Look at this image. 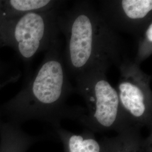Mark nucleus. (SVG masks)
I'll return each instance as SVG.
<instances>
[{
    "mask_svg": "<svg viewBox=\"0 0 152 152\" xmlns=\"http://www.w3.org/2000/svg\"><path fill=\"white\" fill-rule=\"evenodd\" d=\"M73 92L64 63L63 44L58 38L21 90L0 105V118L19 126L29 121H40L57 128L61 120L74 119L75 108L66 104Z\"/></svg>",
    "mask_w": 152,
    "mask_h": 152,
    "instance_id": "f257e3e1",
    "label": "nucleus"
},
{
    "mask_svg": "<svg viewBox=\"0 0 152 152\" xmlns=\"http://www.w3.org/2000/svg\"><path fill=\"white\" fill-rule=\"evenodd\" d=\"M65 36L63 59L68 76L75 78L103 65L118 66L123 58V42L104 21L92 1H77L58 18Z\"/></svg>",
    "mask_w": 152,
    "mask_h": 152,
    "instance_id": "f03ea898",
    "label": "nucleus"
},
{
    "mask_svg": "<svg viewBox=\"0 0 152 152\" xmlns=\"http://www.w3.org/2000/svg\"><path fill=\"white\" fill-rule=\"evenodd\" d=\"M65 4L11 18L0 17V48L14 50L24 65L25 81L32 75L34 58L45 53L59 38L58 18Z\"/></svg>",
    "mask_w": 152,
    "mask_h": 152,
    "instance_id": "7ed1b4c3",
    "label": "nucleus"
},
{
    "mask_svg": "<svg viewBox=\"0 0 152 152\" xmlns=\"http://www.w3.org/2000/svg\"><path fill=\"white\" fill-rule=\"evenodd\" d=\"M109 67L100 65L74 78L75 92L81 96L86 105V108L80 107L76 120L94 133H118L130 126L125 120L117 91L107 77Z\"/></svg>",
    "mask_w": 152,
    "mask_h": 152,
    "instance_id": "20e7f679",
    "label": "nucleus"
},
{
    "mask_svg": "<svg viewBox=\"0 0 152 152\" xmlns=\"http://www.w3.org/2000/svg\"><path fill=\"white\" fill-rule=\"evenodd\" d=\"M118 67L120 75L115 89L127 124L140 130L146 127L152 132L151 76L126 55Z\"/></svg>",
    "mask_w": 152,
    "mask_h": 152,
    "instance_id": "39448f33",
    "label": "nucleus"
},
{
    "mask_svg": "<svg viewBox=\"0 0 152 152\" xmlns=\"http://www.w3.org/2000/svg\"><path fill=\"white\" fill-rule=\"evenodd\" d=\"M98 10L114 32L137 36L152 22V0H103Z\"/></svg>",
    "mask_w": 152,
    "mask_h": 152,
    "instance_id": "423d86ee",
    "label": "nucleus"
},
{
    "mask_svg": "<svg viewBox=\"0 0 152 152\" xmlns=\"http://www.w3.org/2000/svg\"><path fill=\"white\" fill-rule=\"evenodd\" d=\"M104 152H152V132L144 137L140 129L129 126L112 137L101 140Z\"/></svg>",
    "mask_w": 152,
    "mask_h": 152,
    "instance_id": "0eeeda50",
    "label": "nucleus"
},
{
    "mask_svg": "<svg viewBox=\"0 0 152 152\" xmlns=\"http://www.w3.org/2000/svg\"><path fill=\"white\" fill-rule=\"evenodd\" d=\"M42 139V137L29 135L21 126L0 118V152H27Z\"/></svg>",
    "mask_w": 152,
    "mask_h": 152,
    "instance_id": "6e6552de",
    "label": "nucleus"
},
{
    "mask_svg": "<svg viewBox=\"0 0 152 152\" xmlns=\"http://www.w3.org/2000/svg\"><path fill=\"white\" fill-rule=\"evenodd\" d=\"M64 152H104L103 147L94 132L88 130L74 133L58 127L54 129Z\"/></svg>",
    "mask_w": 152,
    "mask_h": 152,
    "instance_id": "1a4fd4ad",
    "label": "nucleus"
},
{
    "mask_svg": "<svg viewBox=\"0 0 152 152\" xmlns=\"http://www.w3.org/2000/svg\"><path fill=\"white\" fill-rule=\"evenodd\" d=\"M65 2L64 1L55 0H0V17L11 18L50 9Z\"/></svg>",
    "mask_w": 152,
    "mask_h": 152,
    "instance_id": "9d476101",
    "label": "nucleus"
},
{
    "mask_svg": "<svg viewBox=\"0 0 152 152\" xmlns=\"http://www.w3.org/2000/svg\"><path fill=\"white\" fill-rule=\"evenodd\" d=\"M136 55L133 61L137 65L149 58L152 54V22H150L140 34L136 36Z\"/></svg>",
    "mask_w": 152,
    "mask_h": 152,
    "instance_id": "9b49d317",
    "label": "nucleus"
},
{
    "mask_svg": "<svg viewBox=\"0 0 152 152\" xmlns=\"http://www.w3.org/2000/svg\"><path fill=\"white\" fill-rule=\"evenodd\" d=\"M21 76L22 72L16 65L0 58V90L15 83Z\"/></svg>",
    "mask_w": 152,
    "mask_h": 152,
    "instance_id": "f8f14e48",
    "label": "nucleus"
}]
</instances>
